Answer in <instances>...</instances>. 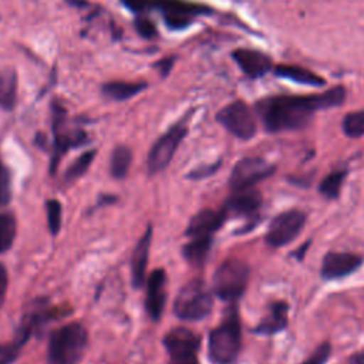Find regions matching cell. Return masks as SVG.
I'll use <instances>...</instances> for the list:
<instances>
[{"instance_id":"obj_22","label":"cell","mask_w":364,"mask_h":364,"mask_svg":"<svg viewBox=\"0 0 364 364\" xmlns=\"http://www.w3.org/2000/svg\"><path fill=\"white\" fill-rule=\"evenodd\" d=\"M210 247H212V236L192 237V240L183 246L182 255L191 264L199 266L206 260Z\"/></svg>"},{"instance_id":"obj_36","label":"cell","mask_w":364,"mask_h":364,"mask_svg":"<svg viewBox=\"0 0 364 364\" xmlns=\"http://www.w3.org/2000/svg\"><path fill=\"white\" fill-rule=\"evenodd\" d=\"M347 364H364V350L354 353L348 360Z\"/></svg>"},{"instance_id":"obj_25","label":"cell","mask_w":364,"mask_h":364,"mask_svg":"<svg viewBox=\"0 0 364 364\" xmlns=\"http://www.w3.org/2000/svg\"><path fill=\"white\" fill-rule=\"evenodd\" d=\"M16 237V218L11 213H0V253L9 250Z\"/></svg>"},{"instance_id":"obj_11","label":"cell","mask_w":364,"mask_h":364,"mask_svg":"<svg viewBox=\"0 0 364 364\" xmlns=\"http://www.w3.org/2000/svg\"><path fill=\"white\" fill-rule=\"evenodd\" d=\"M232 58L239 65V68L249 77V78H260L266 75L270 70H273L272 60L267 54L252 50V48H236L232 53Z\"/></svg>"},{"instance_id":"obj_16","label":"cell","mask_w":364,"mask_h":364,"mask_svg":"<svg viewBox=\"0 0 364 364\" xmlns=\"http://www.w3.org/2000/svg\"><path fill=\"white\" fill-rule=\"evenodd\" d=\"M151 239H152V228L148 226V229L141 236V239L138 240V243L132 252L131 276H132L134 287H141L145 280V270H146V264H148Z\"/></svg>"},{"instance_id":"obj_37","label":"cell","mask_w":364,"mask_h":364,"mask_svg":"<svg viewBox=\"0 0 364 364\" xmlns=\"http://www.w3.org/2000/svg\"><path fill=\"white\" fill-rule=\"evenodd\" d=\"M309 246H310V242H307V243H303V246L299 249V250H296L293 255H296L294 257H297L299 260H301L303 259V256H304V252L309 249Z\"/></svg>"},{"instance_id":"obj_32","label":"cell","mask_w":364,"mask_h":364,"mask_svg":"<svg viewBox=\"0 0 364 364\" xmlns=\"http://www.w3.org/2000/svg\"><path fill=\"white\" fill-rule=\"evenodd\" d=\"M196 353H198L196 350H183V351L171 353L169 364H199Z\"/></svg>"},{"instance_id":"obj_31","label":"cell","mask_w":364,"mask_h":364,"mask_svg":"<svg viewBox=\"0 0 364 364\" xmlns=\"http://www.w3.org/2000/svg\"><path fill=\"white\" fill-rule=\"evenodd\" d=\"M164 18H165V23L173 28V30H181V28H185L191 24L192 21V17L191 16H186V14H179V13H166L164 14Z\"/></svg>"},{"instance_id":"obj_15","label":"cell","mask_w":364,"mask_h":364,"mask_svg":"<svg viewBox=\"0 0 364 364\" xmlns=\"http://www.w3.org/2000/svg\"><path fill=\"white\" fill-rule=\"evenodd\" d=\"M262 206V195L253 188L233 191V195L226 200L225 210L239 216H253Z\"/></svg>"},{"instance_id":"obj_17","label":"cell","mask_w":364,"mask_h":364,"mask_svg":"<svg viewBox=\"0 0 364 364\" xmlns=\"http://www.w3.org/2000/svg\"><path fill=\"white\" fill-rule=\"evenodd\" d=\"M200 340L199 337L186 327H176L172 328L164 337V346L166 347L168 353H176L183 350H199Z\"/></svg>"},{"instance_id":"obj_14","label":"cell","mask_w":364,"mask_h":364,"mask_svg":"<svg viewBox=\"0 0 364 364\" xmlns=\"http://www.w3.org/2000/svg\"><path fill=\"white\" fill-rule=\"evenodd\" d=\"M289 323V304L286 301H274L269 306L266 316L253 328L260 336H274L286 330Z\"/></svg>"},{"instance_id":"obj_33","label":"cell","mask_w":364,"mask_h":364,"mask_svg":"<svg viewBox=\"0 0 364 364\" xmlns=\"http://www.w3.org/2000/svg\"><path fill=\"white\" fill-rule=\"evenodd\" d=\"M135 30L144 38H152V37L156 36L155 24L151 20L145 18V17H139V18L135 20Z\"/></svg>"},{"instance_id":"obj_5","label":"cell","mask_w":364,"mask_h":364,"mask_svg":"<svg viewBox=\"0 0 364 364\" xmlns=\"http://www.w3.org/2000/svg\"><path fill=\"white\" fill-rule=\"evenodd\" d=\"M250 269L240 259H226L213 274V291L225 301H236L246 290Z\"/></svg>"},{"instance_id":"obj_8","label":"cell","mask_w":364,"mask_h":364,"mask_svg":"<svg viewBox=\"0 0 364 364\" xmlns=\"http://www.w3.org/2000/svg\"><path fill=\"white\" fill-rule=\"evenodd\" d=\"M306 223V213L290 209L279 213L270 222L266 232V243L272 247H283L294 240Z\"/></svg>"},{"instance_id":"obj_19","label":"cell","mask_w":364,"mask_h":364,"mask_svg":"<svg viewBox=\"0 0 364 364\" xmlns=\"http://www.w3.org/2000/svg\"><path fill=\"white\" fill-rule=\"evenodd\" d=\"M159 9L164 14L166 13H179L186 16H198V14H209L210 9L202 4L189 3L183 0H149V9Z\"/></svg>"},{"instance_id":"obj_34","label":"cell","mask_w":364,"mask_h":364,"mask_svg":"<svg viewBox=\"0 0 364 364\" xmlns=\"http://www.w3.org/2000/svg\"><path fill=\"white\" fill-rule=\"evenodd\" d=\"M7 284H9V279H7V270L6 267L0 263V306L3 304L4 299H6V293H7Z\"/></svg>"},{"instance_id":"obj_30","label":"cell","mask_w":364,"mask_h":364,"mask_svg":"<svg viewBox=\"0 0 364 364\" xmlns=\"http://www.w3.org/2000/svg\"><path fill=\"white\" fill-rule=\"evenodd\" d=\"M11 196V185H10V173L7 168L0 161V206L6 205Z\"/></svg>"},{"instance_id":"obj_23","label":"cell","mask_w":364,"mask_h":364,"mask_svg":"<svg viewBox=\"0 0 364 364\" xmlns=\"http://www.w3.org/2000/svg\"><path fill=\"white\" fill-rule=\"evenodd\" d=\"M131 161H132V154H131L129 148L122 146V145L114 148V151L111 154V159H109L111 175L117 179L125 178V175L128 173Z\"/></svg>"},{"instance_id":"obj_38","label":"cell","mask_w":364,"mask_h":364,"mask_svg":"<svg viewBox=\"0 0 364 364\" xmlns=\"http://www.w3.org/2000/svg\"><path fill=\"white\" fill-rule=\"evenodd\" d=\"M0 364H6V360H0Z\"/></svg>"},{"instance_id":"obj_24","label":"cell","mask_w":364,"mask_h":364,"mask_svg":"<svg viewBox=\"0 0 364 364\" xmlns=\"http://www.w3.org/2000/svg\"><path fill=\"white\" fill-rule=\"evenodd\" d=\"M347 169H338L328 173L318 185V192L327 199H337L341 192V186L347 178Z\"/></svg>"},{"instance_id":"obj_2","label":"cell","mask_w":364,"mask_h":364,"mask_svg":"<svg viewBox=\"0 0 364 364\" xmlns=\"http://www.w3.org/2000/svg\"><path fill=\"white\" fill-rule=\"evenodd\" d=\"M242 346L240 320L236 306H232L222 323L209 334V355L216 364L236 361Z\"/></svg>"},{"instance_id":"obj_6","label":"cell","mask_w":364,"mask_h":364,"mask_svg":"<svg viewBox=\"0 0 364 364\" xmlns=\"http://www.w3.org/2000/svg\"><path fill=\"white\" fill-rule=\"evenodd\" d=\"M216 121L225 127L232 135L247 141L256 135L257 122L255 114L245 101H233L225 105L218 114Z\"/></svg>"},{"instance_id":"obj_9","label":"cell","mask_w":364,"mask_h":364,"mask_svg":"<svg viewBox=\"0 0 364 364\" xmlns=\"http://www.w3.org/2000/svg\"><path fill=\"white\" fill-rule=\"evenodd\" d=\"M186 132L188 129L183 124H175L152 145L148 155L149 173H156L169 165L175 151L178 149Z\"/></svg>"},{"instance_id":"obj_4","label":"cell","mask_w":364,"mask_h":364,"mask_svg":"<svg viewBox=\"0 0 364 364\" xmlns=\"http://www.w3.org/2000/svg\"><path fill=\"white\" fill-rule=\"evenodd\" d=\"M213 306L212 294L206 284L199 280H191L178 293L173 303V313L185 321H198L205 318Z\"/></svg>"},{"instance_id":"obj_21","label":"cell","mask_w":364,"mask_h":364,"mask_svg":"<svg viewBox=\"0 0 364 364\" xmlns=\"http://www.w3.org/2000/svg\"><path fill=\"white\" fill-rule=\"evenodd\" d=\"M146 88L145 82H128V81H111L104 84L102 94L115 101H124L135 97Z\"/></svg>"},{"instance_id":"obj_35","label":"cell","mask_w":364,"mask_h":364,"mask_svg":"<svg viewBox=\"0 0 364 364\" xmlns=\"http://www.w3.org/2000/svg\"><path fill=\"white\" fill-rule=\"evenodd\" d=\"M218 165H212V166H206V168H198L195 171H192L189 173V178H195V179H199V178H205V176H209L210 173H213L216 171Z\"/></svg>"},{"instance_id":"obj_12","label":"cell","mask_w":364,"mask_h":364,"mask_svg":"<svg viewBox=\"0 0 364 364\" xmlns=\"http://www.w3.org/2000/svg\"><path fill=\"white\" fill-rule=\"evenodd\" d=\"M228 218V212L223 209L212 210L203 209L198 212L189 222L186 228V236L199 237V236H212Z\"/></svg>"},{"instance_id":"obj_27","label":"cell","mask_w":364,"mask_h":364,"mask_svg":"<svg viewBox=\"0 0 364 364\" xmlns=\"http://www.w3.org/2000/svg\"><path fill=\"white\" fill-rule=\"evenodd\" d=\"M95 156V151H87L84 154H81L65 171V179L67 181H74L77 178H80L81 175H84L87 172V169L90 168L92 159Z\"/></svg>"},{"instance_id":"obj_20","label":"cell","mask_w":364,"mask_h":364,"mask_svg":"<svg viewBox=\"0 0 364 364\" xmlns=\"http://www.w3.org/2000/svg\"><path fill=\"white\" fill-rule=\"evenodd\" d=\"M17 101V74L11 68L0 71V107L13 109Z\"/></svg>"},{"instance_id":"obj_7","label":"cell","mask_w":364,"mask_h":364,"mask_svg":"<svg viewBox=\"0 0 364 364\" xmlns=\"http://www.w3.org/2000/svg\"><path fill=\"white\" fill-rule=\"evenodd\" d=\"M276 166L260 156H247L236 162L229 176L232 191L253 188L256 183L273 175Z\"/></svg>"},{"instance_id":"obj_28","label":"cell","mask_w":364,"mask_h":364,"mask_svg":"<svg viewBox=\"0 0 364 364\" xmlns=\"http://www.w3.org/2000/svg\"><path fill=\"white\" fill-rule=\"evenodd\" d=\"M47 222L50 233L55 236L61 228V203L55 199L47 202Z\"/></svg>"},{"instance_id":"obj_3","label":"cell","mask_w":364,"mask_h":364,"mask_svg":"<svg viewBox=\"0 0 364 364\" xmlns=\"http://www.w3.org/2000/svg\"><path fill=\"white\" fill-rule=\"evenodd\" d=\"M87 338V330L80 323L57 328L48 340V364H77L85 350Z\"/></svg>"},{"instance_id":"obj_29","label":"cell","mask_w":364,"mask_h":364,"mask_svg":"<svg viewBox=\"0 0 364 364\" xmlns=\"http://www.w3.org/2000/svg\"><path fill=\"white\" fill-rule=\"evenodd\" d=\"M331 344L328 341H324L316 347V350L300 364H326L331 355Z\"/></svg>"},{"instance_id":"obj_1","label":"cell","mask_w":364,"mask_h":364,"mask_svg":"<svg viewBox=\"0 0 364 364\" xmlns=\"http://www.w3.org/2000/svg\"><path fill=\"white\" fill-rule=\"evenodd\" d=\"M346 100L343 85L331 87L321 94L309 95H273L256 102L263 127L267 132L299 131L314 118V112L338 107Z\"/></svg>"},{"instance_id":"obj_26","label":"cell","mask_w":364,"mask_h":364,"mask_svg":"<svg viewBox=\"0 0 364 364\" xmlns=\"http://www.w3.org/2000/svg\"><path fill=\"white\" fill-rule=\"evenodd\" d=\"M343 131L350 138L364 136V111L348 112L343 118Z\"/></svg>"},{"instance_id":"obj_18","label":"cell","mask_w":364,"mask_h":364,"mask_svg":"<svg viewBox=\"0 0 364 364\" xmlns=\"http://www.w3.org/2000/svg\"><path fill=\"white\" fill-rule=\"evenodd\" d=\"M274 74L280 78L290 80L293 82L301 84V85H310V87H323L326 84V80L316 73L300 67V65H276Z\"/></svg>"},{"instance_id":"obj_13","label":"cell","mask_w":364,"mask_h":364,"mask_svg":"<svg viewBox=\"0 0 364 364\" xmlns=\"http://www.w3.org/2000/svg\"><path fill=\"white\" fill-rule=\"evenodd\" d=\"M165 282H166V274L162 269L154 270L148 279L145 307L148 314L154 320H158L164 311V306L166 300V293L164 291Z\"/></svg>"},{"instance_id":"obj_10","label":"cell","mask_w":364,"mask_h":364,"mask_svg":"<svg viewBox=\"0 0 364 364\" xmlns=\"http://www.w3.org/2000/svg\"><path fill=\"white\" fill-rule=\"evenodd\" d=\"M364 259L360 255L348 252H327L321 260L320 274L324 280L343 279L354 273Z\"/></svg>"}]
</instances>
